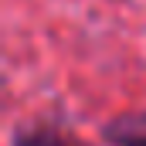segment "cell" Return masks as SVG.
I'll return each instance as SVG.
<instances>
[{"mask_svg":"<svg viewBox=\"0 0 146 146\" xmlns=\"http://www.w3.org/2000/svg\"><path fill=\"white\" fill-rule=\"evenodd\" d=\"M10 146H95V143L82 139L75 129L54 122V119H34V122L14 126Z\"/></svg>","mask_w":146,"mask_h":146,"instance_id":"1","label":"cell"},{"mask_svg":"<svg viewBox=\"0 0 146 146\" xmlns=\"http://www.w3.org/2000/svg\"><path fill=\"white\" fill-rule=\"evenodd\" d=\"M106 146H146V109H122L99 129Z\"/></svg>","mask_w":146,"mask_h":146,"instance_id":"2","label":"cell"}]
</instances>
